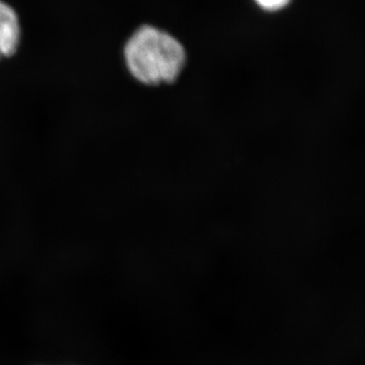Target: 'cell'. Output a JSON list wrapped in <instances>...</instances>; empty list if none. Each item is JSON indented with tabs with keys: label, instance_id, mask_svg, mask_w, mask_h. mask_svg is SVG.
Listing matches in <instances>:
<instances>
[{
	"label": "cell",
	"instance_id": "1",
	"mask_svg": "<svg viewBox=\"0 0 365 365\" xmlns=\"http://www.w3.org/2000/svg\"><path fill=\"white\" fill-rule=\"evenodd\" d=\"M123 58L131 78L151 88L174 85L187 66L182 43L151 26H141L132 34L124 46Z\"/></svg>",
	"mask_w": 365,
	"mask_h": 365
},
{
	"label": "cell",
	"instance_id": "2",
	"mask_svg": "<svg viewBox=\"0 0 365 365\" xmlns=\"http://www.w3.org/2000/svg\"><path fill=\"white\" fill-rule=\"evenodd\" d=\"M21 42V26L13 7L0 0V51L2 57H11Z\"/></svg>",
	"mask_w": 365,
	"mask_h": 365
},
{
	"label": "cell",
	"instance_id": "3",
	"mask_svg": "<svg viewBox=\"0 0 365 365\" xmlns=\"http://www.w3.org/2000/svg\"><path fill=\"white\" fill-rule=\"evenodd\" d=\"M292 0H256L257 4L267 11H277L287 6Z\"/></svg>",
	"mask_w": 365,
	"mask_h": 365
},
{
	"label": "cell",
	"instance_id": "4",
	"mask_svg": "<svg viewBox=\"0 0 365 365\" xmlns=\"http://www.w3.org/2000/svg\"><path fill=\"white\" fill-rule=\"evenodd\" d=\"M0 58H2L1 51H0Z\"/></svg>",
	"mask_w": 365,
	"mask_h": 365
}]
</instances>
